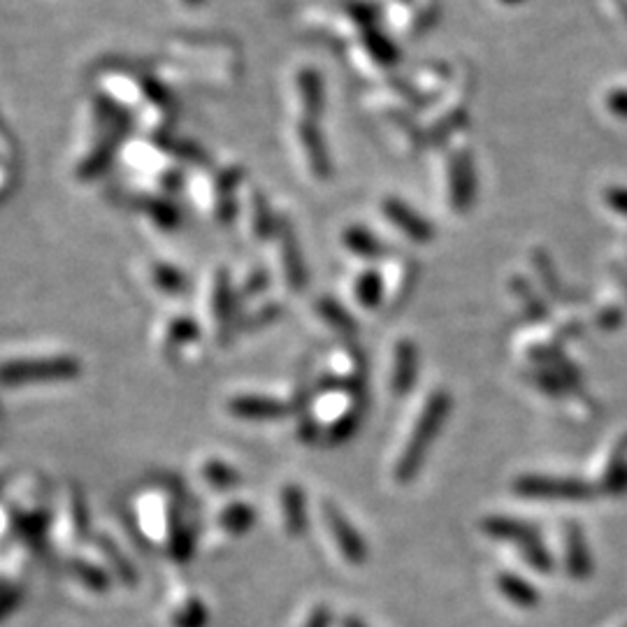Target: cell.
Here are the masks:
<instances>
[{"mask_svg":"<svg viewBox=\"0 0 627 627\" xmlns=\"http://www.w3.org/2000/svg\"><path fill=\"white\" fill-rule=\"evenodd\" d=\"M226 412L237 418V421H249V423H268V421H281L293 412L291 402H284L272 395L261 393H240L230 395L226 402Z\"/></svg>","mask_w":627,"mask_h":627,"instance_id":"8992f818","label":"cell"},{"mask_svg":"<svg viewBox=\"0 0 627 627\" xmlns=\"http://www.w3.org/2000/svg\"><path fill=\"white\" fill-rule=\"evenodd\" d=\"M479 530L484 532L488 539H495V542H502L516 549L518 544L528 542V539L537 537L539 532L532 528V523H525L521 518L516 516H507V514H488L481 518Z\"/></svg>","mask_w":627,"mask_h":627,"instance_id":"ba28073f","label":"cell"},{"mask_svg":"<svg viewBox=\"0 0 627 627\" xmlns=\"http://www.w3.org/2000/svg\"><path fill=\"white\" fill-rule=\"evenodd\" d=\"M590 486L595 493L609 497H621L627 493V432L618 435L604 449Z\"/></svg>","mask_w":627,"mask_h":627,"instance_id":"5b68a950","label":"cell"},{"mask_svg":"<svg viewBox=\"0 0 627 627\" xmlns=\"http://www.w3.org/2000/svg\"><path fill=\"white\" fill-rule=\"evenodd\" d=\"M279 516H281V528L288 537L298 539L309 528V514H307V497L305 490L298 484L288 481L279 490Z\"/></svg>","mask_w":627,"mask_h":627,"instance_id":"52a82bcc","label":"cell"},{"mask_svg":"<svg viewBox=\"0 0 627 627\" xmlns=\"http://www.w3.org/2000/svg\"><path fill=\"white\" fill-rule=\"evenodd\" d=\"M511 490L525 500L542 502H583L595 495L590 481L576 477H558V474H521L514 479Z\"/></svg>","mask_w":627,"mask_h":627,"instance_id":"7a4b0ae2","label":"cell"},{"mask_svg":"<svg viewBox=\"0 0 627 627\" xmlns=\"http://www.w3.org/2000/svg\"><path fill=\"white\" fill-rule=\"evenodd\" d=\"M416 374H418L416 347L409 340H400L398 344H395L393 365H391V393H393V398H405V395L412 391Z\"/></svg>","mask_w":627,"mask_h":627,"instance_id":"30bf717a","label":"cell"},{"mask_svg":"<svg viewBox=\"0 0 627 627\" xmlns=\"http://www.w3.org/2000/svg\"><path fill=\"white\" fill-rule=\"evenodd\" d=\"M200 477H203L205 484L212 490H219V493H226V490H235L240 486L242 474L235 465L226 463V460L209 456L200 463Z\"/></svg>","mask_w":627,"mask_h":627,"instance_id":"7c38bea8","label":"cell"},{"mask_svg":"<svg viewBox=\"0 0 627 627\" xmlns=\"http://www.w3.org/2000/svg\"><path fill=\"white\" fill-rule=\"evenodd\" d=\"M321 316L330 323V326H335L337 330H344V333H351L353 330L351 316L347 312H342V309L337 307L333 300H321Z\"/></svg>","mask_w":627,"mask_h":627,"instance_id":"9a60e30c","label":"cell"},{"mask_svg":"<svg viewBox=\"0 0 627 627\" xmlns=\"http://www.w3.org/2000/svg\"><path fill=\"white\" fill-rule=\"evenodd\" d=\"M495 588L511 607L521 611L537 609L539 602H542V593H539L535 583L523 579L521 574L511 572V569H500V572L495 574Z\"/></svg>","mask_w":627,"mask_h":627,"instance_id":"9c48e42d","label":"cell"},{"mask_svg":"<svg viewBox=\"0 0 627 627\" xmlns=\"http://www.w3.org/2000/svg\"><path fill=\"white\" fill-rule=\"evenodd\" d=\"M319 516L323 530L328 532L330 542H333L335 551L340 553L342 560L351 567H363L367 558H370V549H367L365 537L349 521V516L333 500H321Z\"/></svg>","mask_w":627,"mask_h":627,"instance_id":"3957f363","label":"cell"},{"mask_svg":"<svg viewBox=\"0 0 627 627\" xmlns=\"http://www.w3.org/2000/svg\"><path fill=\"white\" fill-rule=\"evenodd\" d=\"M337 627H370L358 614H344L337 618Z\"/></svg>","mask_w":627,"mask_h":627,"instance_id":"2e32d148","label":"cell"},{"mask_svg":"<svg viewBox=\"0 0 627 627\" xmlns=\"http://www.w3.org/2000/svg\"><path fill=\"white\" fill-rule=\"evenodd\" d=\"M172 627H207L209 623V611L205 602L198 595L184 597L182 602L175 604L170 614Z\"/></svg>","mask_w":627,"mask_h":627,"instance_id":"4fadbf2b","label":"cell"},{"mask_svg":"<svg viewBox=\"0 0 627 627\" xmlns=\"http://www.w3.org/2000/svg\"><path fill=\"white\" fill-rule=\"evenodd\" d=\"M560 565L572 581H588L595 572V558L588 537L576 521L560 525Z\"/></svg>","mask_w":627,"mask_h":627,"instance_id":"277c9868","label":"cell"},{"mask_svg":"<svg viewBox=\"0 0 627 627\" xmlns=\"http://www.w3.org/2000/svg\"><path fill=\"white\" fill-rule=\"evenodd\" d=\"M300 627H337V616L328 602H316L302 616Z\"/></svg>","mask_w":627,"mask_h":627,"instance_id":"5bb4252c","label":"cell"},{"mask_svg":"<svg viewBox=\"0 0 627 627\" xmlns=\"http://www.w3.org/2000/svg\"><path fill=\"white\" fill-rule=\"evenodd\" d=\"M451 412V395L446 388L437 386L425 395L421 407L416 409V416L409 432L402 442L398 456L393 460V481L395 484L405 486L409 481L418 477V472L423 470L425 460H428L430 446L435 444V439L442 432L446 418Z\"/></svg>","mask_w":627,"mask_h":627,"instance_id":"6da1fadb","label":"cell"},{"mask_svg":"<svg viewBox=\"0 0 627 627\" xmlns=\"http://www.w3.org/2000/svg\"><path fill=\"white\" fill-rule=\"evenodd\" d=\"M256 525V509L249 502L233 500L226 502L216 514V528L226 532L228 537H244L254 530Z\"/></svg>","mask_w":627,"mask_h":627,"instance_id":"8fae6325","label":"cell"}]
</instances>
